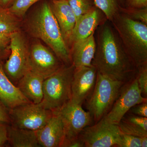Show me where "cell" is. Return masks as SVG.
Masks as SVG:
<instances>
[{
	"instance_id": "cell-1",
	"label": "cell",
	"mask_w": 147,
	"mask_h": 147,
	"mask_svg": "<svg viewBox=\"0 0 147 147\" xmlns=\"http://www.w3.org/2000/svg\"><path fill=\"white\" fill-rule=\"evenodd\" d=\"M92 64L97 71L127 84L137 76L138 69L127 53L115 30L106 21L98 27Z\"/></svg>"
},
{
	"instance_id": "cell-2",
	"label": "cell",
	"mask_w": 147,
	"mask_h": 147,
	"mask_svg": "<svg viewBox=\"0 0 147 147\" xmlns=\"http://www.w3.org/2000/svg\"><path fill=\"white\" fill-rule=\"evenodd\" d=\"M28 30L34 37L42 40L65 65L71 64L70 51L50 7V2L41 4L28 24Z\"/></svg>"
},
{
	"instance_id": "cell-3",
	"label": "cell",
	"mask_w": 147,
	"mask_h": 147,
	"mask_svg": "<svg viewBox=\"0 0 147 147\" xmlns=\"http://www.w3.org/2000/svg\"><path fill=\"white\" fill-rule=\"evenodd\" d=\"M110 22L138 70L147 66V25L130 18L120 11Z\"/></svg>"
},
{
	"instance_id": "cell-4",
	"label": "cell",
	"mask_w": 147,
	"mask_h": 147,
	"mask_svg": "<svg viewBox=\"0 0 147 147\" xmlns=\"http://www.w3.org/2000/svg\"><path fill=\"white\" fill-rule=\"evenodd\" d=\"M125 84L97 71L94 88L87 99L86 105L95 123L108 114Z\"/></svg>"
},
{
	"instance_id": "cell-5",
	"label": "cell",
	"mask_w": 147,
	"mask_h": 147,
	"mask_svg": "<svg viewBox=\"0 0 147 147\" xmlns=\"http://www.w3.org/2000/svg\"><path fill=\"white\" fill-rule=\"evenodd\" d=\"M75 67L64 65L43 81V98L40 102L44 108L54 111L71 100V83Z\"/></svg>"
},
{
	"instance_id": "cell-6",
	"label": "cell",
	"mask_w": 147,
	"mask_h": 147,
	"mask_svg": "<svg viewBox=\"0 0 147 147\" xmlns=\"http://www.w3.org/2000/svg\"><path fill=\"white\" fill-rule=\"evenodd\" d=\"M10 54L4 69L11 82L16 86L21 78L30 70V49L20 30L10 34Z\"/></svg>"
},
{
	"instance_id": "cell-7",
	"label": "cell",
	"mask_w": 147,
	"mask_h": 147,
	"mask_svg": "<svg viewBox=\"0 0 147 147\" xmlns=\"http://www.w3.org/2000/svg\"><path fill=\"white\" fill-rule=\"evenodd\" d=\"M9 114L11 125L36 131L47 123L53 113L40 103L29 102L9 109Z\"/></svg>"
},
{
	"instance_id": "cell-8",
	"label": "cell",
	"mask_w": 147,
	"mask_h": 147,
	"mask_svg": "<svg viewBox=\"0 0 147 147\" xmlns=\"http://www.w3.org/2000/svg\"><path fill=\"white\" fill-rule=\"evenodd\" d=\"M122 133L118 125L108 123L102 118L84 128L79 138L84 147L117 146Z\"/></svg>"
},
{
	"instance_id": "cell-9",
	"label": "cell",
	"mask_w": 147,
	"mask_h": 147,
	"mask_svg": "<svg viewBox=\"0 0 147 147\" xmlns=\"http://www.w3.org/2000/svg\"><path fill=\"white\" fill-rule=\"evenodd\" d=\"M53 112L59 115L63 121L65 137L63 144L79 138L84 129L90 125L92 121L88 111L84 110L82 105L75 104L71 100Z\"/></svg>"
},
{
	"instance_id": "cell-10",
	"label": "cell",
	"mask_w": 147,
	"mask_h": 147,
	"mask_svg": "<svg viewBox=\"0 0 147 147\" xmlns=\"http://www.w3.org/2000/svg\"><path fill=\"white\" fill-rule=\"evenodd\" d=\"M147 101V98L141 94L136 76L123 86L112 108L103 119L108 123L118 125L133 106Z\"/></svg>"
},
{
	"instance_id": "cell-11",
	"label": "cell",
	"mask_w": 147,
	"mask_h": 147,
	"mask_svg": "<svg viewBox=\"0 0 147 147\" xmlns=\"http://www.w3.org/2000/svg\"><path fill=\"white\" fill-rule=\"evenodd\" d=\"M29 61L31 71L44 79L65 65L54 53L40 42H35L32 45L30 49Z\"/></svg>"
},
{
	"instance_id": "cell-12",
	"label": "cell",
	"mask_w": 147,
	"mask_h": 147,
	"mask_svg": "<svg viewBox=\"0 0 147 147\" xmlns=\"http://www.w3.org/2000/svg\"><path fill=\"white\" fill-rule=\"evenodd\" d=\"M97 71L92 65L75 68L71 83V101L82 105L94 88Z\"/></svg>"
},
{
	"instance_id": "cell-13",
	"label": "cell",
	"mask_w": 147,
	"mask_h": 147,
	"mask_svg": "<svg viewBox=\"0 0 147 147\" xmlns=\"http://www.w3.org/2000/svg\"><path fill=\"white\" fill-rule=\"evenodd\" d=\"M107 20L104 13L96 7L80 16L76 20L69 45L94 34L98 27Z\"/></svg>"
},
{
	"instance_id": "cell-14",
	"label": "cell",
	"mask_w": 147,
	"mask_h": 147,
	"mask_svg": "<svg viewBox=\"0 0 147 147\" xmlns=\"http://www.w3.org/2000/svg\"><path fill=\"white\" fill-rule=\"evenodd\" d=\"M53 115L42 128L36 131L40 147H61L65 137L64 126L59 115Z\"/></svg>"
},
{
	"instance_id": "cell-15",
	"label": "cell",
	"mask_w": 147,
	"mask_h": 147,
	"mask_svg": "<svg viewBox=\"0 0 147 147\" xmlns=\"http://www.w3.org/2000/svg\"><path fill=\"white\" fill-rule=\"evenodd\" d=\"M50 6L57 21L65 41L69 45L76 18L67 0H51Z\"/></svg>"
},
{
	"instance_id": "cell-16",
	"label": "cell",
	"mask_w": 147,
	"mask_h": 147,
	"mask_svg": "<svg viewBox=\"0 0 147 147\" xmlns=\"http://www.w3.org/2000/svg\"><path fill=\"white\" fill-rule=\"evenodd\" d=\"M0 99L8 109L31 102L24 96L18 87L7 75L0 62Z\"/></svg>"
},
{
	"instance_id": "cell-17",
	"label": "cell",
	"mask_w": 147,
	"mask_h": 147,
	"mask_svg": "<svg viewBox=\"0 0 147 147\" xmlns=\"http://www.w3.org/2000/svg\"><path fill=\"white\" fill-rule=\"evenodd\" d=\"M71 45V63L75 68L92 65L96 48L94 34L73 42Z\"/></svg>"
},
{
	"instance_id": "cell-18",
	"label": "cell",
	"mask_w": 147,
	"mask_h": 147,
	"mask_svg": "<svg viewBox=\"0 0 147 147\" xmlns=\"http://www.w3.org/2000/svg\"><path fill=\"white\" fill-rule=\"evenodd\" d=\"M44 79L39 74L30 70L18 81L16 86L30 102L38 104L43 98Z\"/></svg>"
},
{
	"instance_id": "cell-19",
	"label": "cell",
	"mask_w": 147,
	"mask_h": 147,
	"mask_svg": "<svg viewBox=\"0 0 147 147\" xmlns=\"http://www.w3.org/2000/svg\"><path fill=\"white\" fill-rule=\"evenodd\" d=\"M121 132L137 137H147V117L127 113L118 124Z\"/></svg>"
},
{
	"instance_id": "cell-20",
	"label": "cell",
	"mask_w": 147,
	"mask_h": 147,
	"mask_svg": "<svg viewBox=\"0 0 147 147\" xmlns=\"http://www.w3.org/2000/svg\"><path fill=\"white\" fill-rule=\"evenodd\" d=\"M8 142L13 147H39L35 131L8 125Z\"/></svg>"
},
{
	"instance_id": "cell-21",
	"label": "cell",
	"mask_w": 147,
	"mask_h": 147,
	"mask_svg": "<svg viewBox=\"0 0 147 147\" xmlns=\"http://www.w3.org/2000/svg\"><path fill=\"white\" fill-rule=\"evenodd\" d=\"M19 20L8 9L0 6V34H11L19 30Z\"/></svg>"
},
{
	"instance_id": "cell-22",
	"label": "cell",
	"mask_w": 147,
	"mask_h": 147,
	"mask_svg": "<svg viewBox=\"0 0 147 147\" xmlns=\"http://www.w3.org/2000/svg\"><path fill=\"white\" fill-rule=\"evenodd\" d=\"M95 5L104 13L108 21L111 22L120 11L121 6L119 0H94Z\"/></svg>"
},
{
	"instance_id": "cell-23",
	"label": "cell",
	"mask_w": 147,
	"mask_h": 147,
	"mask_svg": "<svg viewBox=\"0 0 147 147\" xmlns=\"http://www.w3.org/2000/svg\"><path fill=\"white\" fill-rule=\"evenodd\" d=\"M74 12L76 20L95 8L94 0H67Z\"/></svg>"
},
{
	"instance_id": "cell-24",
	"label": "cell",
	"mask_w": 147,
	"mask_h": 147,
	"mask_svg": "<svg viewBox=\"0 0 147 147\" xmlns=\"http://www.w3.org/2000/svg\"><path fill=\"white\" fill-rule=\"evenodd\" d=\"M41 1L42 0H14L7 9L17 18H23L32 5Z\"/></svg>"
},
{
	"instance_id": "cell-25",
	"label": "cell",
	"mask_w": 147,
	"mask_h": 147,
	"mask_svg": "<svg viewBox=\"0 0 147 147\" xmlns=\"http://www.w3.org/2000/svg\"><path fill=\"white\" fill-rule=\"evenodd\" d=\"M120 11L130 18L147 25V8L129 9L121 6Z\"/></svg>"
},
{
	"instance_id": "cell-26",
	"label": "cell",
	"mask_w": 147,
	"mask_h": 147,
	"mask_svg": "<svg viewBox=\"0 0 147 147\" xmlns=\"http://www.w3.org/2000/svg\"><path fill=\"white\" fill-rule=\"evenodd\" d=\"M117 147H141L140 138L122 133Z\"/></svg>"
},
{
	"instance_id": "cell-27",
	"label": "cell",
	"mask_w": 147,
	"mask_h": 147,
	"mask_svg": "<svg viewBox=\"0 0 147 147\" xmlns=\"http://www.w3.org/2000/svg\"><path fill=\"white\" fill-rule=\"evenodd\" d=\"M10 34H0V62L10 54Z\"/></svg>"
},
{
	"instance_id": "cell-28",
	"label": "cell",
	"mask_w": 147,
	"mask_h": 147,
	"mask_svg": "<svg viewBox=\"0 0 147 147\" xmlns=\"http://www.w3.org/2000/svg\"><path fill=\"white\" fill-rule=\"evenodd\" d=\"M137 83L142 96H147V67L140 68L137 75Z\"/></svg>"
},
{
	"instance_id": "cell-29",
	"label": "cell",
	"mask_w": 147,
	"mask_h": 147,
	"mask_svg": "<svg viewBox=\"0 0 147 147\" xmlns=\"http://www.w3.org/2000/svg\"><path fill=\"white\" fill-rule=\"evenodd\" d=\"M128 113L135 115L147 117V102H144L134 105Z\"/></svg>"
},
{
	"instance_id": "cell-30",
	"label": "cell",
	"mask_w": 147,
	"mask_h": 147,
	"mask_svg": "<svg viewBox=\"0 0 147 147\" xmlns=\"http://www.w3.org/2000/svg\"><path fill=\"white\" fill-rule=\"evenodd\" d=\"M123 7L129 9L147 8V0H125Z\"/></svg>"
},
{
	"instance_id": "cell-31",
	"label": "cell",
	"mask_w": 147,
	"mask_h": 147,
	"mask_svg": "<svg viewBox=\"0 0 147 147\" xmlns=\"http://www.w3.org/2000/svg\"><path fill=\"white\" fill-rule=\"evenodd\" d=\"M8 124L0 121V147L8 142Z\"/></svg>"
},
{
	"instance_id": "cell-32",
	"label": "cell",
	"mask_w": 147,
	"mask_h": 147,
	"mask_svg": "<svg viewBox=\"0 0 147 147\" xmlns=\"http://www.w3.org/2000/svg\"><path fill=\"white\" fill-rule=\"evenodd\" d=\"M0 121L6 123H11L9 109L7 108L0 99Z\"/></svg>"
},
{
	"instance_id": "cell-33",
	"label": "cell",
	"mask_w": 147,
	"mask_h": 147,
	"mask_svg": "<svg viewBox=\"0 0 147 147\" xmlns=\"http://www.w3.org/2000/svg\"><path fill=\"white\" fill-rule=\"evenodd\" d=\"M62 147H84L83 142L80 138L73 139L70 141L64 142Z\"/></svg>"
},
{
	"instance_id": "cell-34",
	"label": "cell",
	"mask_w": 147,
	"mask_h": 147,
	"mask_svg": "<svg viewBox=\"0 0 147 147\" xmlns=\"http://www.w3.org/2000/svg\"><path fill=\"white\" fill-rule=\"evenodd\" d=\"M14 0H0V6L7 9L10 7Z\"/></svg>"
},
{
	"instance_id": "cell-35",
	"label": "cell",
	"mask_w": 147,
	"mask_h": 147,
	"mask_svg": "<svg viewBox=\"0 0 147 147\" xmlns=\"http://www.w3.org/2000/svg\"><path fill=\"white\" fill-rule=\"evenodd\" d=\"M140 138L141 147H147V137H141Z\"/></svg>"
},
{
	"instance_id": "cell-36",
	"label": "cell",
	"mask_w": 147,
	"mask_h": 147,
	"mask_svg": "<svg viewBox=\"0 0 147 147\" xmlns=\"http://www.w3.org/2000/svg\"><path fill=\"white\" fill-rule=\"evenodd\" d=\"M119 1L121 6L123 7L124 6V0H119Z\"/></svg>"
}]
</instances>
